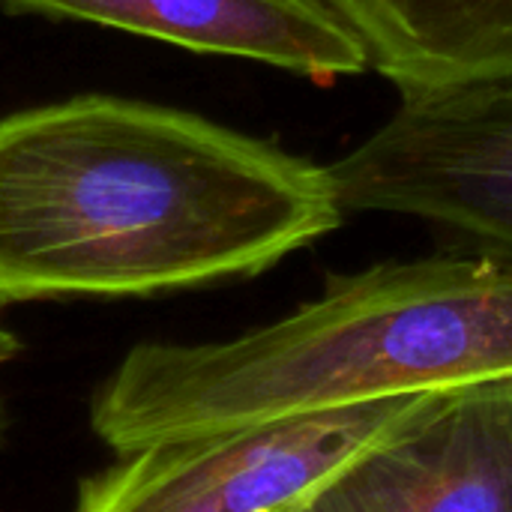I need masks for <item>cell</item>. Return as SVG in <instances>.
<instances>
[{
    "label": "cell",
    "instance_id": "1",
    "mask_svg": "<svg viewBox=\"0 0 512 512\" xmlns=\"http://www.w3.org/2000/svg\"><path fill=\"white\" fill-rule=\"evenodd\" d=\"M342 219L327 165L189 111L75 96L0 120V303L252 279Z\"/></svg>",
    "mask_w": 512,
    "mask_h": 512
},
{
    "label": "cell",
    "instance_id": "2",
    "mask_svg": "<svg viewBox=\"0 0 512 512\" xmlns=\"http://www.w3.org/2000/svg\"><path fill=\"white\" fill-rule=\"evenodd\" d=\"M512 375V252L453 246L330 276L291 315L228 342L132 348L96 390L93 432L150 441Z\"/></svg>",
    "mask_w": 512,
    "mask_h": 512
},
{
    "label": "cell",
    "instance_id": "3",
    "mask_svg": "<svg viewBox=\"0 0 512 512\" xmlns=\"http://www.w3.org/2000/svg\"><path fill=\"white\" fill-rule=\"evenodd\" d=\"M423 396L150 441L87 477L75 512H300Z\"/></svg>",
    "mask_w": 512,
    "mask_h": 512
},
{
    "label": "cell",
    "instance_id": "4",
    "mask_svg": "<svg viewBox=\"0 0 512 512\" xmlns=\"http://www.w3.org/2000/svg\"><path fill=\"white\" fill-rule=\"evenodd\" d=\"M327 168L345 213L417 219L453 246L512 252V78L402 99Z\"/></svg>",
    "mask_w": 512,
    "mask_h": 512
},
{
    "label": "cell",
    "instance_id": "5",
    "mask_svg": "<svg viewBox=\"0 0 512 512\" xmlns=\"http://www.w3.org/2000/svg\"><path fill=\"white\" fill-rule=\"evenodd\" d=\"M300 512H512V375L426 393Z\"/></svg>",
    "mask_w": 512,
    "mask_h": 512
},
{
    "label": "cell",
    "instance_id": "6",
    "mask_svg": "<svg viewBox=\"0 0 512 512\" xmlns=\"http://www.w3.org/2000/svg\"><path fill=\"white\" fill-rule=\"evenodd\" d=\"M9 12L87 21L195 54L243 57L333 84L369 69L354 30L324 0H0Z\"/></svg>",
    "mask_w": 512,
    "mask_h": 512
},
{
    "label": "cell",
    "instance_id": "7",
    "mask_svg": "<svg viewBox=\"0 0 512 512\" xmlns=\"http://www.w3.org/2000/svg\"><path fill=\"white\" fill-rule=\"evenodd\" d=\"M402 99L512 78V0H324Z\"/></svg>",
    "mask_w": 512,
    "mask_h": 512
},
{
    "label": "cell",
    "instance_id": "8",
    "mask_svg": "<svg viewBox=\"0 0 512 512\" xmlns=\"http://www.w3.org/2000/svg\"><path fill=\"white\" fill-rule=\"evenodd\" d=\"M18 351H21L18 339L0 324V369H3ZM6 426H9V411H6V402H3V396H0V438H3V432H6Z\"/></svg>",
    "mask_w": 512,
    "mask_h": 512
}]
</instances>
